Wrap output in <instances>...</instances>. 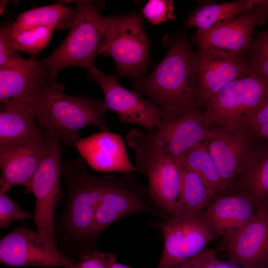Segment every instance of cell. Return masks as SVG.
Segmentation results:
<instances>
[{"label": "cell", "mask_w": 268, "mask_h": 268, "mask_svg": "<svg viewBox=\"0 0 268 268\" xmlns=\"http://www.w3.org/2000/svg\"><path fill=\"white\" fill-rule=\"evenodd\" d=\"M56 80L43 84L27 102L31 106L40 130L49 139H61L66 145L76 147L83 127H95L110 131L106 120L108 110L103 101L85 95L64 93Z\"/></svg>", "instance_id": "6da1fadb"}, {"label": "cell", "mask_w": 268, "mask_h": 268, "mask_svg": "<svg viewBox=\"0 0 268 268\" xmlns=\"http://www.w3.org/2000/svg\"><path fill=\"white\" fill-rule=\"evenodd\" d=\"M133 82L134 91L161 109L163 119L202 108L197 97L195 53L183 36L171 42L165 58L147 76Z\"/></svg>", "instance_id": "7a4b0ae2"}, {"label": "cell", "mask_w": 268, "mask_h": 268, "mask_svg": "<svg viewBox=\"0 0 268 268\" xmlns=\"http://www.w3.org/2000/svg\"><path fill=\"white\" fill-rule=\"evenodd\" d=\"M210 129L202 110L195 108L163 119L150 131L131 129L126 138L134 152L136 171L146 175L155 161L167 158L178 159L192 147L205 141Z\"/></svg>", "instance_id": "3957f363"}, {"label": "cell", "mask_w": 268, "mask_h": 268, "mask_svg": "<svg viewBox=\"0 0 268 268\" xmlns=\"http://www.w3.org/2000/svg\"><path fill=\"white\" fill-rule=\"evenodd\" d=\"M76 16L70 30L61 45L49 56L41 60L47 68L49 79L56 80L59 72L69 66L88 71L99 54L110 16L100 13L102 5L92 0H74Z\"/></svg>", "instance_id": "277c9868"}, {"label": "cell", "mask_w": 268, "mask_h": 268, "mask_svg": "<svg viewBox=\"0 0 268 268\" xmlns=\"http://www.w3.org/2000/svg\"><path fill=\"white\" fill-rule=\"evenodd\" d=\"M61 173L67 190L63 227L66 235L78 243L93 237L98 205L107 176H94L80 159L61 165Z\"/></svg>", "instance_id": "5b68a950"}, {"label": "cell", "mask_w": 268, "mask_h": 268, "mask_svg": "<svg viewBox=\"0 0 268 268\" xmlns=\"http://www.w3.org/2000/svg\"><path fill=\"white\" fill-rule=\"evenodd\" d=\"M268 99V79L253 72L222 88L204 105L210 127L232 131L247 124L250 116Z\"/></svg>", "instance_id": "8992f818"}, {"label": "cell", "mask_w": 268, "mask_h": 268, "mask_svg": "<svg viewBox=\"0 0 268 268\" xmlns=\"http://www.w3.org/2000/svg\"><path fill=\"white\" fill-rule=\"evenodd\" d=\"M150 42L140 15L110 16L99 54L111 56L119 76H127L133 82L143 78L150 63Z\"/></svg>", "instance_id": "52a82bcc"}, {"label": "cell", "mask_w": 268, "mask_h": 268, "mask_svg": "<svg viewBox=\"0 0 268 268\" xmlns=\"http://www.w3.org/2000/svg\"><path fill=\"white\" fill-rule=\"evenodd\" d=\"M205 142L226 194L250 160L268 148V141L256 136L248 124L232 131L211 127Z\"/></svg>", "instance_id": "ba28073f"}, {"label": "cell", "mask_w": 268, "mask_h": 268, "mask_svg": "<svg viewBox=\"0 0 268 268\" xmlns=\"http://www.w3.org/2000/svg\"><path fill=\"white\" fill-rule=\"evenodd\" d=\"M56 138L38 168L31 181L30 191L35 198L33 219L37 231L47 245L58 250L54 218L61 198V157L62 147Z\"/></svg>", "instance_id": "9c48e42d"}, {"label": "cell", "mask_w": 268, "mask_h": 268, "mask_svg": "<svg viewBox=\"0 0 268 268\" xmlns=\"http://www.w3.org/2000/svg\"><path fill=\"white\" fill-rule=\"evenodd\" d=\"M161 228L164 247L156 268H174L205 251L218 237L206 222L204 211L171 217Z\"/></svg>", "instance_id": "30bf717a"}, {"label": "cell", "mask_w": 268, "mask_h": 268, "mask_svg": "<svg viewBox=\"0 0 268 268\" xmlns=\"http://www.w3.org/2000/svg\"><path fill=\"white\" fill-rule=\"evenodd\" d=\"M268 20V0H260L252 10L233 20L207 30H199L192 37L200 51H214L234 56L244 57L253 41L258 25Z\"/></svg>", "instance_id": "8fae6325"}, {"label": "cell", "mask_w": 268, "mask_h": 268, "mask_svg": "<svg viewBox=\"0 0 268 268\" xmlns=\"http://www.w3.org/2000/svg\"><path fill=\"white\" fill-rule=\"evenodd\" d=\"M87 71L88 78L100 86L108 109L115 111L121 122L137 124L147 131L161 124L163 112L151 101L125 88L120 84L118 77L105 74L94 66Z\"/></svg>", "instance_id": "7c38bea8"}, {"label": "cell", "mask_w": 268, "mask_h": 268, "mask_svg": "<svg viewBox=\"0 0 268 268\" xmlns=\"http://www.w3.org/2000/svg\"><path fill=\"white\" fill-rule=\"evenodd\" d=\"M0 263L13 267L73 268L75 262L50 248L37 231L18 227L0 241Z\"/></svg>", "instance_id": "4fadbf2b"}, {"label": "cell", "mask_w": 268, "mask_h": 268, "mask_svg": "<svg viewBox=\"0 0 268 268\" xmlns=\"http://www.w3.org/2000/svg\"><path fill=\"white\" fill-rule=\"evenodd\" d=\"M53 140L42 134L27 139L0 145V189L7 192L19 185L25 187L30 192L33 176L48 153Z\"/></svg>", "instance_id": "5bb4252c"}, {"label": "cell", "mask_w": 268, "mask_h": 268, "mask_svg": "<svg viewBox=\"0 0 268 268\" xmlns=\"http://www.w3.org/2000/svg\"><path fill=\"white\" fill-rule=\"evenodd\" d=\"M223 239L230 261L242 268H268V202Z\"/></svg>", "instance_id": "9a60e30c"}, {"label": "cell", "mask_w": 268, "mask_h": 268, "mask_svg": "<svg viewBox=\"0 0 268 268\" xmlns=\"http://www.w3.org/2000/svg\"><path fill=\"white\" fill-rule=\"evenodd\" d=\"M197 97L203 108L205 104L229 82L252 72L247 58L214 51L195 53Z\"/></svg>", "instance_id": "2e32d148"}, {"label": "cell", "mask_w": 268, "mask_h": 268, "mask_svg": "<svg viewBox=\"0 0 268 268\" xmlns=\"http://www.w3.org/2000/svg\"><path fill=\"white\" fill-rule=\"evenodd\" d=\"M75 147L83 160L95 171L125 174L136 171L129 158L124 140L119 134L101 131L80 138Z\"/></svg>", "instance_id": "e0dca14e"}, {"label": "cell", "mask_w": 268, "mask_h": 268, "mask_svg": "<svg viewBox=\"0 0 268 268\" xmlns=\"http://www.w3.org/2000/svg\"><path fill=\"white\" fill-rule=\"evenodd\" d=\"M48 80L47 68L35 55L28 59H12L0 66V103L27 102Z\"/></svg>", "instance_id": "ac0fdd59"}, {"label": "cell", "mask_w": 268, "mask_h": 268, "mask_svg": "<svg viewBox=\"0 0 268 268\" xmlns=\"http://www.w3.org/2000/svg\"><path fill=\"white\" fill-rule=\"evenodd\" d=\"M261 206L247 195L230 192L211 202L204 216L217 237L224 239L252 218Z\"/></svg>", "instance_id": "d6986e66"}, {"label": "cell", "mask_w": 268, "mask_h": 268, "mask_svg": "<svg viewBox=\"0 0 268 268\" xmlns=\"http://www.w3.org/2000/svg\"><path fill=\"white\" fill-rule=\"evenodd\" d=\"M113 176H107L95 217L93 237L111 224L129 214L141 211L143 204L129 186Z\"/></svg>", "instance_id": "ffe728a7"}, {"label": "cell", "mask_w": 268, "mask_h": 268, "mask_svg": "<svg viewBox=\"0 0 268 268\" xmlns=\"http://www.w3.org/2000/svg\"><path fill=\"white\" fill-rule=\"evenodd\" d=\"M148 192L155 201L171 216L178 200L181 172L178 159L162 158L151 164L146 174Z\"/></svg>", "instance_id": "44dd1931"}, {"label": "cell", "mask_w": 268, "mask_h": 268, "mask_svg": "<svg viewBox=\"0 0 268 268\" xmlns=\"http://www.w3.org/2000/svg\"><path fill=\"white\" fill-rule=\"evenodd\" d=\"M0 104V145L43 134L36 124L33 111L28 103L9 100Z\"/></svg>", "instance_id": "7402d4cb"}, {"label": "cell", "mask_w": 268, "mask_h": 268, "mask_svg": "<svg viewBox=\"0 0 268 268\" xmlns=\"http://www.w3.org/2000/svg\"><path fill=\"white\" fill-rule=\"evenodd\" d=\"M181 172L178 200L171 217L188 215L204 211L218 196L193 170L178 159Z\"/></svg>", "instance_id": "603a6c76"}, {"label": "cell", "mask_w": 268, "mask_h": 268, "mask_svg": "<svg viewBox=\"0 0 268 268\" xmlns=\"http://www.w3.org/2000/svg\"><path fill=\"white\" fill-rule=\"evenodd\" d=\"M76 10L59 3L33 8L20 13L11 29L12 36L31 28L51 26L55 30L71 28Z\"/></svg>", "instance_id": "cb8c5ba5"}, {"label": "cell", "mask_w": 268, "mask_h": 268, "mask_svg": "<svg viewBox=\"0 0 268 268\" xmlns=\"http://www.w3.org/2000/svg\"><path fill=\"white\" fill-rule=\"evenodd\" d=\"M260 1L240 0L200 6L190 15L186 26L188 28L196 27L199 30H207L252 10Z\"/></svg>", "instance_id": "d4e9b609"}, {"label": "cell", "mask_w": 268, "mask_h": 268, "mask_svg": "<svg viewBox=\"0 0 268 268\" xmlns=\"http://www.w3.org/2000/svg\"><path fill=\"white\" fill-rule=\"evenodd\" d=\"M230 192L247 195L261 205L268 202V148L250 160L234 182Z\"/></svg>", "instance_id": "484cf974"}, {"label": "cell", "mask_w": 268, "mask_h": 268, "mask_svg": "<svg viewBox=\"0 0 268 268\" xmlns=\"http://www.w3.org/2000/svg\"><path fill=\"white\" fill-rule=\"evenodd\" d=\"M178 159L196 172L218 196L226 194L217 168L208 152L205 141L192 147Z\"/></svg>", "instance_id": "4316f807"}, {"label": "cell", "mask_w": 268, "mask_h": 268, "mask_svg": "<svg viewBox=\"0 0 268 268\" xmlns=\"http://www.w3.org/2000/svg\"><path fill=\"white\" fill-rule=\"evenodd\" d=\"M54 30L53 27L39 26L24 31L12 36L14 48L34 56L49 43Z\"/></svg>", "instance_id": "83f0119b"}, {"label": "cell", "mask_w": 268, "mask_h": 268, "mask_svg": "<svg viewBox=\"0 0 268 268\" xmlns=\"http://www.w3.org/2000/svg\"><path fill=\"white\" fill-rule=\"evenodd\" d=\"M249 53L251 71L268 79V26L253 41Z\"/></svg>", "instance_id": "f1b7e54d"}, {"label": "cell", "mask_w": 268, "mask_h": 268, "mask_svg": "<svg viewBox=\"0 0 268 268\" xmlns=\"http://www.w3.org/2000/svg\"><path fill=\"white\" fill-rule=\"evenodd\" d=\"M6 192L0 189V227L4 229L15 220L32 216L30 212L20 208L16 202L11 201L6 195Z\"/></svg>", "instance_id": "f546056e"}, {"label": "cell", "mask_w": 268, "mask_h": 268, "mask_svg": "<svg viewBox=\"0 0 268 268\" xmlns=\"http://www.w3.org/2000/svg\"><path fill=\"white\" fill-rule=\"evenodd\" d=\"M144 17L153 24L174 19L173 1L169 0H149L142 9Z\"/></svg>", "instance_id": "4dcf8cb0"}, {"label": "cell", "mask_w": 268, "mask_h": 268, "mask_svg": "<svg viewBox=\"0 0 268 268\" xmlns=\"http://www.w3.org/2000/svg\"><path fill=\"white\" fill-rule=\"evenodd\" d=\"M247 124L256 136L268 141V99L250 116Z\"/></svg>", "instance_id": "1f68e13d"}, {"label": "cell", "mask_w": 268, "mask_h": 268, "mask_svg": "<svg viewBox=\"0 0 268 268\" xmlns=\"http://www.w3.org/2000/svg\"><path fill=\"white\" fill-rule=\"evenodd\" d=\"M116 261L113 253L95 251L82 257L73 268H111Z\"/></svg>", "instance_id": "d6a6232c"}, {"label": "cell", "mask_w": 268, "mask_h": 268, "mask_svg": "<svg viewBox=\"0 0 268 268\" xmlns=\"http://www.w3.org/2000/svg\"><path fill=\"white\" fill-rule=\"evenodd\" d=\"M13 23L7 22L0 26V66L9 60L20 57L13 46L11 29Z\"/></svg>", "instance_id": "836d02e7"}, {"label": "cell", "mask_w": 268, "mask_h": 268, "mask_svg": "<svg viewBox=\"0 0 268 268\" xmlns=\"http://www.w3.org/2000/svg\"><path fill=\"white\" fill-rule=\"evenodd\" d=\"M215 253L212 250H206L197 256L189 259L174 268H202L206 262Z\"/></svg>", "instance_id": "e575fe53"}, {"label": "cell", "mask_w": 268, "mask_h": 268, "mask_svg": "<svg viewBox=\"0 0 268 268\" xmlns=\"http://www.w3.org/2000/svg\"><path fill=\"white\" fill-rule=\"evenodd\" d=\"M202 268H242L238 265L229 261H224L218 259L214 254L204 265Z\"/></svg>", "instance_id": "d590c367"}, {"label": "cell", "mask_w": 268, "mask_h": 268, "mask_svg": "<svg viewBox=\"0 0 268 268\" xmlns=\"http://www.w3.org/2000/svg\"><path fill=\"white\" fill-rule=\"evenodd\" d=\"M111 268H132L129 267L127 265H125L122 264H119V263L115 262L111 266Z\"/></svg>", "instance_id": "8d00e7d4"}, {"label": "cell", "mask_w": 268, "mask_h": 268, "mask_svg": "<svg viewBox=\"0 0 268 268\" xmlns=\"http://www.w3.org/2000/svg\"><path fill=\"white\" fill-rule=\"evenodd\" d=\"M8 1L0 0V14L3 13L4 10L6 9V4Z\"/></svg>", "instance_id": "74e56055"}]
</instances>
